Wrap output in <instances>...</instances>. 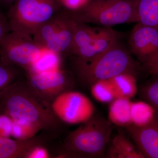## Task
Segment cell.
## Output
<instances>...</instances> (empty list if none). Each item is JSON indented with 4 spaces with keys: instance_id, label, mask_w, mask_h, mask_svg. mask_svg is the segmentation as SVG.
<instances>
[{
    "instance_id": "cell-10",
    "label": "cell",
    "mask_w": 158,
    "mask_h": 158,
    "mask_svg": "<svg viewBox=\"0 0 158 158\" xmlns=\"http://www.w3.org/2000/svg\"><path fill=\"white\" fill-rule=\"evenodd\" d=\"M26 82L37 96L49 105L59 94L69 90L73 84L70 73L61 69L41 73H27Z\"/></svg>"
},
{
    "instance_id": "cell-12",
    "label": "cell",
    "mask_w": 158,
    "mask_h": 158,
    "mask_svg": "<svg viewBox=\"0 0 158 158\" xmlns=\"http://www.w3.org/2000/svg\"><path fill=\"white\" fill-rule=\"evenodd\" d=\"M129 135L144 158H158V121L143 127H126Z\"/></svg>"
},
{
    "instance_id": "cell-27",
    "label": "cell",
    "mask_w": 158,
    "mask_h": 158,
    "mask_svg": "<svg viewBox=\"0 0 158 158\" xmlns=\"http://www.w3.org/2000/svg\"><path fill=\"white\" fill-rule=\"evenodd\" d=\"M146 69L150 74L158 78V62Z\"/></svg>"
},
{
    "instance_id": "cell-29",
    "label": "cell",
    "mask_w": 158,
    "mask_h": 158,
    "mask_svg": "<svg viewBox=\"0 0 158 158\" xmlns=\"http://www.w3.org/2000/svg\"><path fill=\"white\" fill-rule=\"evenodd\" d=\"M2 113H3L2 112V110H1V108H0V114H2Z\"/></svg>"
},
{
    "instance_id": "cell-5",
    "label": "cell",
    "mask_w": 158,
    "mask_h": 158,
    "mask_svg": "<svg viewBox=\"0 0 158 158\" xmlns=\"http://www.w3.org/2000/svg\"><path fill=\"white\" fill-rule=\"evenodd\" d=\"M61 7L57 0H16L7 16L11 31L32 37Z\"/></svg>"
},
{
    "instance_id": "cell-26",
    "label": "cell",
    "mask_w": 158,
    "mask_h": 158,
    "mask_svg": "<svg viewBox=\"0 0 158 158\" xmlns=\"http://www.w3.org/2000/svg\"><path fill=\"white\" fill-rule=\"evenodd\" d=\"M10 32L11 30L7 18L0 11V44Z\"/></svg>"
},
{
    "instance_id": "cell-18",
    "label": "cell",
    "mask_w": 158,
    "mask_h": 158,
    "mask_svg": "<svg viewBox=\"0 0 158 158\" xmlns=\"http://www.w3.org/2000/svg\"><path fill=\"white\" fill-rule=\"evenodd\" d=\"M139 22L158 31V0H139Z\"/></svg>"
},
{
    "instance_id": "cell-4",
    "label": "cell",
    "mask_w": 158,
    "mask_h": 158,
    "mask_svg": "<svg viewBox=\"0 0 158 158\" xmlns=\"http://www.w3.org/2000/svg\"><path fill=\"white\" fill-rule=\"evenodd\" d=\"M139 0H90L83 9L66 11L75 20L111 27L124 23L139 22Z\"/></svg>"
},
{
    "instance_id": "cell-24",
    "label": "cell",
    "mask_w": 158,
    "mask_h": 158,
    "mask_svg": "<svg viewBox=\"0 0 158 158\" xmlns=\"http://www.w3.org/2000/svg\"><path fill=\"white\" fill-rule=\"evenodd\" d=\"M65 10L76 11L81 10L89 3L90 0H57Z\"/></svg>"
},
{
    "instance_id": "cell-13",
    "label": "cell",
    "mask_w": 158,
    "mask_h": 158,
    "mask_svg": "<svg viewBox=\"0 0 158 158\" xmlns=\"http://www.w3.org/2000/svg\"><path fill=\"white\" fill-rule=\"evenodd\" d=\"M45 142L43 138L36 136L26 140L0 137V158H26L33 147Z\"/></svg>"
},
{
    "instance_id": "cell-22",
    "label": "cell",
    "mask_w": 158,
    "mask_h": 158,
    "mask_svg": "<svg viewBox=\"0 0 158 158\" xmlns=\"http://www.w3.org/2000/svg\"><path fill=\"white\" fill-rule=\"evenodd\" d=\"M141 94L145 102L153 108L155 118L158 121V78L144 87Z\"/></svg>"
},
{
    "instance_id": "cell-11",
    "label": "cell",
    "mask_w": 158,
    "mask_h": 158,
    "mask_svg": "<svg viewBox=\"0 0 158 158\" xmlns=\"http://www.w3.org/2000/svg\"><path fill=\"white\" fill-rule=\"evenodd\" d=\"M130 51L147 68L158 62V31L138 22L128 40Z\"/></svg>"
},
{
    "instance_id": "cell-16",
    "label": "cell",
    "mask_w": 158,
    "mask_h": 158,
    "mask_svg": "<svg viewBox=\"0 0 158 158\" xmlns=\"http://www.w3.org/2000/svg\"><path fill=\"white\" fill-rule=\"evenodd\" d=\"M114 88L116 98L131 99L137 93V83L135 76L124 73L109 79Z\"/></svg>"
},
{
    "instance_id": "cell-23",
    "label": "cell",
    "mask_w": 158,
    "mask_h": 158,
    "mask_svg": "<svg viewBox=\"0 0 158 158\" xmlns=\"http://www.w3.org/2000/svg\"><path fill=\"white\" fill-rule=\"evenodd\" d=\"M18 71L14 66L0 65V94L9 85L14 82Z\"/></svg>"
},
{
    "instance_id": "cell-19",
    "label": "cell",
    "mask_w": 158,
    "mask_h": 158,
    "mask_svg": "<svg viewBox=\"0 0 158 158\" xmlns=\"http://www.w3.org/2000/svg\"><path fill=\"white\" fill-rule=\"evenodd\" d=\"M131 116V125L137 127L147 125L155 118L153 108L146 102H132Z\"/></svg>"
},
{
    "instance_id": "cell-20",
    "label": "cell",
    "mask_w": 158,
    "mask_h": 158,
    "mask_svg": "<svg viewBox=\"0 0 158 158\" xmlns=\"http://www.w3.org/2000/svg\"><path fill=\"white\" fill-rule=\"evenodd\" d=\"M11 135L15 139L26 140L36 136L40 128L32 122L24 119H12Z\"/></svg>"
},
{
    "instance_id": "cell-9",
    "label": "cell",
    "mask_w": 158,
    "mask_h": 158,
    "mask_svg": "<svg viewBox=\"0 0 158 158\" xmlns=\"http://www.w3.org/2000/svg\"><path fill=\"white\" fill-rule=\"evenodd\" d=\"M50 106L59 120L68 124H81L94 115L92 102L88 97L78 91L69 90L61 93L52 102Z\"/></svg>"
},
{
    "instance_id": "cell-28",
    "label": "cell",
    "mask_w": 158,
    "mask_h": 158,
    "mask_svg": "<svg viewBox=\"0 0 158 158\" xmlns=\"http://www.w3.org/2000/svg\"><path fill=\"white\" fill-rule=\"evenodd\" d=\"M16 1V0H0V3L10 5L11 6Z\"/></svg>"
},
{
    "instance_id": "cell-21",
    "label": "cell",
    "mask_w": 158,
    "mask_h": 158,
    "mask_svg": "<svg viewBox=\"0 0 158 158\" xmlns=\"http://www.w3.org/2000/svg\"><path fill=\"white\" fill-rule=\"evenodd\" d=\"M92 96L102 103L112 102L116 99L114 88L109 79L97 81L90 86Z\"/></svg>"
},
{
    "instance_id": "cell-2",
    "label": "cell",
    "mask_w": 158,
    "mask_h": 158,
    "mask_svg": "<svg viewBox=\"0 0 158 158\" xmlns=\"http://www.w3.org/2000/svg\"><path fill=\"white\" fill-rule=\"evenodd\" d=\"M74 62L79 78L89 86L99 80H108L124 73L135 75L137 68L136 62L120 40L92 59H75Z\"/></svg>"
},
{
    "instance_id": "cell-25",
    "label": "cell",
    "mask_w": 158,
    "mask_h": 158,
    "mask_svg": "<svg viewBox=\"0 0 158 158\" xmlns=\"http://www.w3.org/2000/svg\"><path fill=\"white\" fill-rule=\"evenodd\" d=\"M51 156L48 150L40 144L34 146L31 149L26 158H49Z\"/></svg>"
},
{
    "instance_id": "cell-14",
    "label": "cell",
    "mask_w": 158,
    "mask_h": 158,
    "mask_svg": "<svg viewBox=\"0 0 158 158\" xmlns=\"http://www.w3.org/2000/svg\"><path fill=\"white\" fill-rule=\"evenodd\" d=\"M107 156L110 158H144L141 152L121 133L112 140Z\"/></svg>"
},
{
    "instance_id": "cell-8",
    "label": "cell",
    "mask_w": 158,
    "mask_h": 158,
    "mask_svg": "<svg viewBox=\"0 0 158 158\" xmlns=\"http://www.w3.org/2000/svg\"><path fill=\"white\" fill-rule=\"evenodd\" d=\"M42 50L33 37L11 31L0 44L1 62L27 71Z\"/></svg>"
},
{
    "instance_id": "cell-15",
    "label": "cell",
    "mask_w": 158,
    "mask_h": 158,
    "mask_svg": "<svg viewBox=\"0 0 158 158\" xmlns=\"http://www.w3.org/2000/svg\"><path fill=\"white\" fill-rule=\"evenodd\" d=\"M62 55L42 49L40 53L26 71L27 73H37L60 69Z\"/></svg>"
},
{
    "instance_id": "cell-6",
    "label": "cell",
    "mask_w": 158,
    "mask_h": 158,
    "mask_svg": "<svg viewBox=\"0 0 158 158\" xmlns=\"http://www.w3.org/2000/svg\"><path fill=\"white\" fill-rule=\"evenodd\" d=\"M123 36V33L111 27H94L76 21L70 54L75 59L90 60L107 49Z\"/></svg>"
},
{
    "instance_id": "cell-7",
    "label": "cell",
    "mask_w": 158,
    "mask_h": 158,
    "mask_svg": "<svg viewBox=\"0 0 158 158\" xmlns=\"http://www.w3.org/2000/svg\"><path fill=\"white\" fill-rule=\"evenodd\" d=\"M76 23L66 10H60L40 26L32 37L41 48L62 56L70 54Z\"/></svg>"
},
{
    "instance_id": "cell-1",
    "label": "cell",
    "mask_w": 158,
    "mask_h": 158,
    "mask_svg": "<svg viewBox=\"0 0 158 158\" xmlns=\"http://www.w3.org/2000/svg\"><path fill=\"white\" fill-rule=\"evenodd\" d=\"M0 108L12 119L32 122L41 130L52 132L59 127L50 105L37 96L27 82L17 81L7 86L0 94Z\"/></svg>"
},
{
    "instance_id": "cell-3",
    "label": "cell",
    "mask_w": 158,
    "mask_h": 158,
    "mask_svg": "<svg viewBox=\"0 0 158 158\" xmlns=\"http://www.w3.org/2000/svg\"><path fill=\"white\" fill-rule=\"evenodd\" d=\"M113 123L99 115L94 116L69 133L59 156L98 157L103 156L113 131Z\"/></svg>"
},
{
    "instance_id": "cell-17",
    "label": "cell",
    "mask_w": 158,
    "mask_h": 158,
    "mask_svg": "<svg viewBox=\"0 0 158 158\" xmlns=\"http://www.w3.org/2000/svg\"><path fill=\"white\" fill-rule=\"evenodd\" d=\"M131 103L128 99L117 98L114 99L109 108V121L118 126L126 127L131 125Z\"/></svg>"
}]
</instances>
